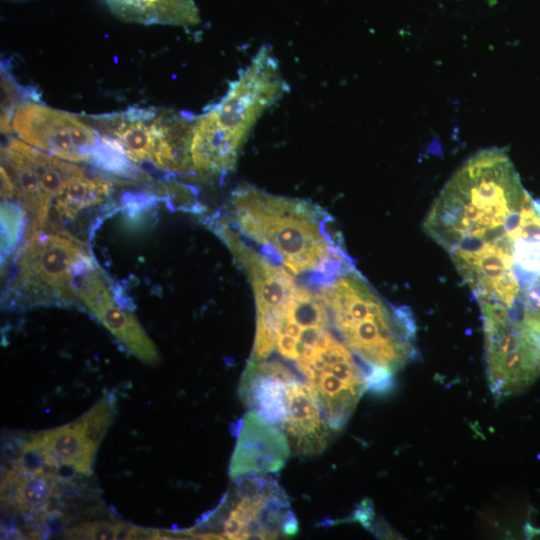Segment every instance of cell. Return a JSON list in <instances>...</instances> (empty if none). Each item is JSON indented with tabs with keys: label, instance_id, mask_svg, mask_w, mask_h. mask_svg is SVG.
I'll list each match as a JSON object with an SVG mask.
<instances>
[{
	"label": "cell",
	"instance_id": "19",
	"mask_svg": "<svg viewBox=\"0 0 540 540\" xmlns=\"http://www.w3.org/2000/svg\"><path fill=\"white\" fill-rule=\"evenodd\" d=\"M1 253L7 256L16 244L22 226V213L19 208L5 201L1 207Z\"/></svg>",
	"mask_w": 540,
	"mask_h": 540
},
{
	"label": "cell",
	"instance_id": "4",
	"mask_svg": "<svg viewBox=\"0 0 540 540\" xmlns=\"http://www.w3.org/2000/svg\"><path fill=\"white\" fill-rule=\"evenodd\" d=\"M288 91L271 47L262 46L222 99L196 116L190 146L193 172H230L257 120Z\"/></svg>",
	"mask_w": 540,
	"mask_h": 540
},
{
	"label": "cell",
	"instance_id": "9",
	"mask_svg": "<svg viewBox=\"0 0 540 540\" xmlns=\"http://www.w3.org/2000/svg\"><path fill=\"white\" fill-rule=\"evenodd\" d=\"M1 167L9 175L14 197L30 215L27 238L41 231L55 197L84 170L17 139L1 149Z\"/></svg>",
	"mask_w": 540,
	"mask_h": 540
},
{
	"label": "cell",
	"instance_id": "18",
	"mask_svg": "<svg viewBox=\"0 0 540 540\" xmlns=\"http://www.w3.org/2000/svg\"><path fill=\"white\" fill-rule=\"evenodd\" d=\"M114 414L113 401L106 397L97 402L80 419L82 420L90 438L99 445L107 431Z\"/></svg>",
	"mask_w": 540,
	"mask_h": 540
},
{
	"label": "cell",
	"instance_id": "12",
	"mask_svg": "<svg viewBox=\"0 0 540 540\" xmlns=\"http://www.w3.org/2000/svg\"><path fill=\"white\" fill-rule=\"evenodd\" d=\"M290 453V445L282 429L250 410L239 425L229 474L236 479L278 472Z\"/></svg>",
	"mask_w": 540,
	"mask_h": 540
},
{
	"label": "cell",
	"instance_id": "15",
	"mask_svg": "<svg viewBox=\"0 0 540 540\" xmlns=\"http://www.w3.org/2000/svg\"><path fill=\"white\" fill-rule=\"evenodd\" d=\"M125 22L190 27L199 23L194 0H104Z\"/></svg>",
	"mask_w": 540,
	"mask_h": 540
},
{
	"label": "cell",
	"instance_id": "20",
	"mask_svg": "<svg viewBox=\"0 0 540 540\" xmlns=\"http://www.w3.org/2000/svg\"><path fill=\"white\" fill-rule=\"evenodd\" d=\"M69 539H116V523L93 521L80 523L65 531Z\"/></svg>",
	"mask_w": 540,
	"mask_h": 540
},
{
	"label": "cell",
	"instance_id": "10",
	"mask_svg": "<svg viewBox=\"0 0 540 540\" xmlns=\"http://www.w3.org/2000/svg\"><path fill=\"white\" fill-rule=\"evenodd\" d=\"M11 128L29 145L74 163L94 159L102 142L83 117L33 101L16 108Z\"/></svg>",
	"mask_w": 540,
	"mask_h": 540
},
{
	"label": "cell",
	"instance_id": "3",
	"mask_svg": "<svg viewBox=\"0 0 540 540\" xmlns=\"http://www.w3.org/2000/svg\"><path fill=\"white\" fill-rule=\"evenodd\" d=\"M319 285L331 326L368 371V390L388 391L393 375L416 358L412 313L385 302L354 266Z\"/></svg>",
	"mask_w": 540,
	"mask_h": 540
},
{
	"label": "cell",
	"instance_id": "5",
	"mask_svg": "<svg viewBox=\"0 0 540 540\" xmlns=\"http://www.w3.org/2000/svg\"><path fill=\"white\" fill-rule=\"evenodd\" d=\"M196 116L168 109L129 108L86 117L99 135L134 163L172 173L193 172L190 146Z\"/></svg>",
	"mask_w": 540,
	"mask_h": 540
},
{
	"label": "cell",
	"instance_id": "17",
	"mask_svg": "<svg viewBox=\"0 0 540 540\" xmlns=\"http://www.w3.org/2000/svg\"><path fill=\"white\" fill-rule=\"evenodd\" d=\"M52 476L29 475L19 476L14 503L20 509L37 512L44 510L53 495Z\"/></svg>",
	"mask_w": 540,
	"mask_h": 540
},
{
	"label": "cell",
	"instance_id": "2",
	"mask_svg": "<svg viewBox=\"0 0 540 540\" xmlns=\"http://www.w3.org/2000/svg\"><path fill=\"white\" fill-rule=\"evenodd\" d=\"M218 219L293 276L313 272L328 279L354 266L333 219L307 200L241 184Z\"/></svg>",
	"mask_w": 540,
	"mask_h": 540
},
{
	"label": "cell",
	"instance_id": "11",
	"mask_svg": "<svg viewBox=\"0 0 540 540\" xmlns=\"http://www.w3.org/2000/svg\"><path fill=\"white\" fill-rule=\"evenodd\" d=\"M77 295L93 316L134 356L148 364L159 361L155 344L137 318L119 306L92 265L80 275Z\"/></svg>",
	"mask_w": 540,
	"mask_h": 540
},
{
	"label": "cell",
	"instance_id": "7",
	"mask_svg": "<svg viewBox=\"0 0 540 540\" xmlns=\"http://www.w3.org/2000/svg\"><path fill=\"white\" fill-rule=\"evenodd\" d=\"M294 365L314 388L332 431L339 432L368 390L367 369L330 328L304 350Z\"/></svg>",
	"mask_w": 540,
	"mask_h": 540
},
{
	"label": "cell",
	"instance_id": "21",
	"mask_svg": "<svg viewBox=\"0 0 540 540\" xmlns=\"http://www.w3.org/2000/svg\"><path fill=\"white\" fill-rule=\"evenodd\" d=\"M132 525L124 522L116 523V539H128Z\"/></svg>",
	"mask_w": 540,
	"mask_h": 540
},
{
	"label": "cell",
	"instance_id": "8",
	"mask_svg": "<svg viewBox=\"0 0 540 540\" xmlns=\"http://www.w3.org/2000/svg\"><path fill=\"white\" fill-rule=\"evenodd\" d=\"M221 513L219 539H276L293 536L298 522L278 481L268 475L235 479Z\"/></svg>",
	"mask_w": 540,
	"mask_h": 540
},
{
	"label": "cell",
	"instance_id": "16",
	"mask_svg": "<svg viewBox=\"0 0 540 540\" xmlns=\"http://www.w3.org/2000/svg\"><path fill=\"white\" fill-rule=\"evenodd\" d=\"M111 190L112 184L108 180L89 177L83 172L67 183L52 206L60 219L71 220L80 212L100 204Z\"/></svg>",
	"mask_w": 540,
	"mask_h": 540
},
{
	"label": "cell",
	"instance_id": "14",
	"mask_svg": "<svg viewBox=\"0 0 540 540\" xmlns=\"http://www.w3.org/2000/svg\"><path fill=\"white\" fill-rule=\"evenodd\" d=\"M33 437L53 469L66 466L82 475L91 474L98 445L88 435L81 419Z\"/></svg>",
	"mask_w": 540,
	"mask_h": 540
},
{
	"label": "cell",
	"instance_id": "13",
	"mask_svg": "<svg viewBox=\"0 0 540 540\" xmlns=\"http://www.w3.org/2000/svg\"><path fill=\"white\" fill-rule=\"evenodd\" d=\"M280 428L291 452L298 456L321 453L332 438L314 388L293 371L285 383V416Z\"/></svg>",
	"mask_w": 540,
	"mask_h": 540
},
{
	"label": "cell",
	"instance_id": "1",
	"mask_svg": "<svg viewBox=\"0 0 540 540\" xmlns=\"http://www.w3.org/2000/svg\"><path fill=\"white\" fill-rule=\"evenodd\" d=\"M479 303L485 323L529 322L540 303V199L498 148L470 157L423 221Z\"/></svg>",
	"mask_w": 540,
	"mask_h": 540
},
{
	"label": "cell",
	"instance_id": "6",
	"mask_svg": "<svg viewBox=\"0 0 540 540\" xmlns=\"http://www.w3.org/2000/svg\"><path fill=\"white\" fill-rule=\"evenodd\" d=\"M91 265L81 241L65 231H41L20 249L11 291L28 302H73L77 281Z\"/></svg>",
	"mask_w": 540,
	"mask_h": 540
}]
</instances>
